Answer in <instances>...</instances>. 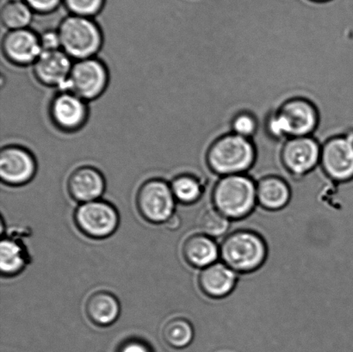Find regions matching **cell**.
Wrapping results in <instances>:
<instances>
[{
    "label": "cell",
    "mask_w": 353,
    "mask_h": 352,
    "mask_svg": "<svg viewBox=\"0 0 353 352\" xmlns=\"http://www.w3.org/2000/svg\"><path fill=\"white\" fill-rule=\"evenodd\" d=\"M221 262L237 273L257 270L268 257V247L259 234L236 230L218 240Z\"/></svg>",
    "instance_id": "obj_1"
},
{
    "label": "cell",
    "mask_w": 353,
    "mask_h": 352,
    "mask_svg": "<svg viewBox=\"0 0 353 352\" xmlns=\"http://www.w3.org/2000/svg\"><path fill=\"white\" fill-rule=\"evenodd\" d=\"M213 202L228 219L244 218L258 205L257 184L245 174L225 176L214 188Z\"/></svg>",
    "instance_id": "obj_2"
},
{
    "label": "cell",
    "mask_w": 353,
    "mask_h": 352,
    "mask_svg": "<svg viewBox=\"0 0 353 352\" xmlns=\"http://www.w3.org/2000/svg\"><path fill=\"white\" fill-rule=\"evenodd\" d=\"M61 50L76 60L92 58L103 43V36L98 24L90 17L71 15L59 26Z\"/></svg>",
    "instance_id": "obj_3"
},
{
    "label": "cell",
    "mask_w": 353,
    "mask_h": 352,
    "mask_svg": "<svg viewBox=\"0 0 353 352\" xmlns=\"http://www.w3.org/2000/svg\"><path fill=\"white\" fill-rule=\"evenodd\" d=\"M255 160L254 144L248 138L232 134L221 138L210 148L208 161L217 174H245Z\"/></svg>",
    "instance_id": "obj_4"
},
{
    "label": "cell",
    "mask_w": 353,
    "mask_h": 352,
    "mask_svg": "<svg viewBox=\"0 0 353 352\" xmlns=\"http://www.w3.org/2000/svg\"><path fill=\"white\" fill-rule=\"evenodd\" d=\"M108 81V70L102 61L93 57L85 59L72 64L64 92H70L88 101L101 96Z\"/></svg>",
    "instance_id": "obj_5"
},
{
    "label": "cell",
    "mask_w": 353,
    "mask_h": 352,
    "mask_svg": "<svg viewBox=\"0 0 353 352\" xmlns=\"http://www.w3.org/2000/svg\"><path fill=\"white\" fill-rule=\"evenodd\" d=\"M176 199L171 185L161 179H150L137 192V205L141 216L148 222H168L174 215Z\"/></svg>",
    "instance_id": "obj_6"
},
{
    "label": "cell",
    "mask_w": 353,
    "mask_h": 352,
    "mask_svg": "<svg viewBox=\"0 0 353 352\" xmlns=\"http://www.w3.org/2000/svg\"><path fill=\"white\" fill-rule=\"evenodd\" d=\"M75 222L79 230L93 239H103L115 232L119 224L117 209L106 202L83 203L75 212Z\"/></svg>",
    "instance_id": "obj_7"
},
{
    "label": "cell",
    "mask_w": 353,
    "mask_h": 352,
    "mask_svg": "<svg viewBox=\"0 0 353 352\" xmlns=\"http://www.w3.org/2000/svg\"><path fill=\"white\" fill-rule=\"evenodd\" d=\"M320 163L334 181L345 182L353 178V129L325 143Z\"/></svg>",
    "instance_id": "obj_8"
},
{
    "label": "cell",
    "mask_w": 353,
    "mask_h": 352,
    "mask_svg": "<svg viewBox=\"0 0 353 352\" xmlns=\"http://www.w3.org/2000/svg\"><path fill=\"white\" fill-rule=\"evenodd\" d=\"M37 172L36 158L29 150L19 146L3 147L0 153V177L12 186L27 184Z\"/></svg>",
    "instance_id": "obj_9"
},
{
    "label": "cell",
    "mask_w": 353,
    "mask_h": 352,
    "mask_svg": "<svg viewBox=\"0 0 353 352\" xmlns=\"http://www.w3.org/2000/svg\"><path fill=\"white\" fill-rule=\"evenodd\" d=\"M50 115L57 129L64 132H74L81 129L88 119V105L84 99L74 93L63 92L52 100Z\"/></svg>",
    "instance_id": "obj_10"
},
{
    "label": "cell",
    "mask_w": 353,
    "mask_h": 352,
    "mask_svg": "<svg viewBox=\"0 0 353 352\" xmlns=\"http://www.w3.org/2000/svg\"><path fill=\"white\" fill-rule=\"evenodd\" d=\"M321 148L311 136L290 138L283 147V163L292 174L305 175L320 164Z\"/></svg>",
    "instance_id": "obj_11"
},
{
    "label": "cell",
    "mask_w": 353,
    "mask_h": 352,
    "mask_svg": "<svg viewBox=\"0 0 353 352\" xmlns=\"http://www.w3.org/2000/svg\"><path fill=\"white\" fill-rule=\"evenodd\" d=\"M7 60L17 65L34 64L43 52L40 37L28 29L9 30L2 41Z\"/></svg>",
    "instance_id": "obj_12"
},
{
    "label": "cell",
    "mask_w": 353,
    "mask_h": 352,
    "mask_svg": "<svg viewBox=\"0 0 353 352\" xmlns=\"http://www.w3.org/2000/svg\"><path fill=\"white\" fill-rule=\"evenodd\" d=\"M71 58L63 50L43 51L34 63V75L44 85L65 89L72 70Z\"/></svg>",
    "instance_id": "obj_13"
},
{
    "label": "cell",
    "mask_w": 353,
    "mask_h": 352,
    "mask_svg": "<svg viewBox=\"0 0 353 352\" xmlns=\"http://www.w3.org/2000/svg\"><path fill=\"white\" fill-rule=\"evenodd\" d=\"M105 189V179L94 167H79L69 176L68 191L75 201L83 203L97 201Z\"/></svg>",
    "instance_id": "obj_14"
},
{
    "label": "cell",
    "mask_w": 353,
    "mask_h": 352,
    "mask_svg": "<svg viewBox=\"0 0 353 352\" xmlns=\"http://www.w3.org/2000/svg\"><path fill=\"white\" fill-rule=\"evenodd\" d=\"M285 119L290 138L311 136L318 124V113L310 102L294 99L279 110Z\"/></svg>",
    "instance_id": "obj_15"
},
{
    "label": "cell",
    "mask_w": 353,
    "mask_h": 352,
    "mask_svg": "<svg viewBox=\"0 0 353 352\" xmlns=\"http://www.w3.org/2000/svg\"><path fill=\"white\" fill-rule=\"evenodd\" d=\"M182 254L187 263L203 270L219 260L220 245L213 238L200 234H192L183 240Z\"/></svg>",
    "instance_id": "obj_16"
},
{
    "label": "cell",
    "mask_w": 353,
    "mask_h": 352,
    "mask_svg": "<svg viewBox=\"0 0 353 352\" xmlns=\"http://www.w3.org/2000/svg\"><path fill=\"white\" fill-rule=\"evenodd\" d=\"M238 276L233 269L223 262L218 261L201 271L200 286L211 298H226L236 286Z\"/></svg>",
    "instance_id": "obj_17"
},
{
    "label": "cell",
    "mask_w": 353,
    "mask_h": 352,
    "mask_svg": "<svg viewBox=\"0 0 353 352\" xmlns=\"http://www.w3.org/2000/svg\"><path fill=\"white\" fill-rule=\"evenodd\" d=\"M86 315L95 325H112L120 315L121 307L115 296L99 291L90 296L85 305Z\"/></svg>",
    "instance_id": "obj_18"
},
{
    "label": "cell",
    "mask_w": 353,
    "mask_h": 352,
    "mask_svg": "<svg viewBox=\"0 0 353 352\" xmlns=\"http://www.w3.org/2000/svg\"><path fill=\"white\" fill-rule=\"evenodd\" d=\"M257 184V199L259 205L268 210H279L288 205L292 192L283 179L268 177Z\"/></svg>",
    "instance_id": "obj_19"
},
{
    "label": "cell",
    "mask_w": 353,
    "mask_h": 352,
    "mask_svg": "<svg viewBox=\"0 0 353 352\" xmlns=\"http://www.w3.org/2000/svg\"><path fill=\"white\" fill-rule=\"evenodd\" d=\"M196 227L201 234L221 240L226 236L231 227V220L214 207L213 195L210 196L196 216Z\"/></svg>",
    "instance_id": "obj_20"
},
{
    "label": "cell",
    "mask_w": 353,
    "mask_h": 352,
    "mask_svg": "<svg viewBox=\"0 0 353 352\" xmlns=\"http://www.w3.org/2000/svg\"><path fill=\"white\" fill-rule=\"evenodd\" d=\"M219 177H223V176L216 174L203 182L192 174H180L172 182V191L174 193L176 201L181 205H194L202 198L204 188L208 183Z\"/></svg>",
    "instance_id": "obj_21"
},
{
    "label": "cell",
    "mask_w": 353,
    "mask_h": 352,
    "mask_svg": "<svg viewBox=\"0 0 353 352\" xmlns=\"http://www.w3.org/2000/svg\"><path fill=\"white\" fill-rule=\"evenodd\" d=\"M165 342L174 349L183 350L193 342L195 329L185 317H175L165 324L163 329Z\"/></svg>",
    "instance_id": "obj_22"
},
{
    "label": "cell",
    "mask_w": 353,
    "mask_h": 352,
    "mask_svg": "<svg viewBox=\"0 0 353 352\" xmlns=\"http://www.w3.org/2000/svg\"><path fill=\"white\" fill-rule=\"evenodd\" d=\"M26 265V254L17 241L3 239L0 244V269L3 276L19 273Z\"/></svg>",
    "instance_id": "obj_23"
},
{
    "label": "cell",
    "mask_w": 353,
    "mask_h": 352,
    "mask_svg": "<svg viewBox=\"0 0 353 352\" xmlns=\"http://www.w3.org/2000/svg\"><path fill=\"white\" fill-rule=\"evenodd\" d=\"M32 20V10L23 1H8L2 7L1 21L10 30L27 29Z\"/></svg>",
    "instance_id": "obj_24"
},
{
    "label": "cell",
    "mask_w": 353,
    "mask_h": 352,
    "mask_svg": "<svg viewBox=\"0 0 353 352\" xmlns=\"http://www.w3.org/2000/svg\"><path fill=\"white\" fill-rule=\"evenodd\" d=\"M72 15L90 17L101 10L105 0H63Z\"/></svg>",
    "instance_id": "obj_25"
},
{
    "label": "cell",
    "mask_w": 353,
    "mask_h": 352,
    "mask_svg": "<svg viewBox=\"0 0 353 352\" xmlns=\"http://www.w3.org/2000/svg\"><path fill=\"white\" fill-rule=\"evenodd\" d=\"M257 127V121L248 113L241 114L233 123L234 134L248 139H251L254 136Z\"/></svg>",
    "instance_id": "obj_26"
},
{
    "label": "cell",
    "mask_w": 353,
    "mask_h": 352,
    "mask_svg": "<svg viewBox=\"0 0 353 352\" xmlns=\"http://www.w3.org/2000/svg\"><path fill=\"white\" fill-rule=\"evenodd\" d=\"M43 51L61 50L60 36L58 31L48 30L40 36Z\"/></svg>",
    "instance_id": "obj_27"
},
{
    "label": "cell",
    "mask_w": 353,
    "mask_h": 352,
    "mask_svg": "<svg viewBox=\"0 0 353 352\" xmlns=\"http://www.w3.org/2000/svg\"><path fill=\"white\" fill-rule=\"evenodd\" d=\"M24 2L34 12L48 13L57 9L61 0H24Z\"/></svg>",
    "instance_id": "obj_28"
},
{
    "label": "cell",
    "mask_w": 353,
    "mask_h": 352,
    "mask_svg": "<svg viewBox=\"0 0 353 352\" xmlns=\"http://www.w3.org/2000/svg\"><path fill=\"white\" fill-rule=\"evenodd\" d=\"M119 352H152L150 348L139 340H130L121 346Z\"/></svg>",
    "instance_id": "obj_29"
},
{
    "label": "cell",
    "mask_w": 353,
    "mask_h": 352,
    "mask_svg": "<svg viewBox=\"0 0 353 352\" xmlns=\"http://www.w3.org/2000/svg\"><path fill=\"white\" fill-rule=\"evenodd\" d=\"M167 222L168 229L176 230L179 229L180 226H181L182 220L179 216L174 215Z\"/></svg>",
    "instance_id": "obj_30"
},
{
    "label": "cell",
    "mask_w": 353,
    "mask_h": 352,
    "mask_svg": "<svg viewBox=\"0 0 353 352\" xmlns=\"http://www.w3.org/2000/svg\"><path fill=\"white\" fill-rule=\"evenodd\" d=\"M311 1L317 2V3H325V2L331 1V0H311Z\"/></svg>",
    "instance_id": "obj_31"
},
{
    "label": "cell",
    "mask_w": 353,
    "mask_h": 352,
    "mask_svg": "<svg viewBox=\"0 0 353 352\" xmlns=\"http://www.w3.org/2000/svg\"><path fill=\"white\" fill-rule=\"evenodd\" d=\"M9 1H23V0H9Z\"/></svg>",
    "instance_id": "obj_32"
}]
</instances>
